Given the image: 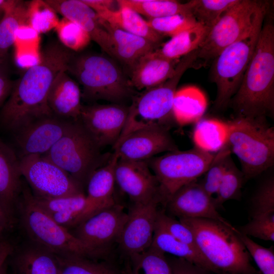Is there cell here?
I'll return each instance as SVG.
<instances>
[{"label": "cell", "instance_id": "7402d4cb", "mask_svg": "<svg viewBox=\"0 0 274 274\" xmlns=\"http://www.w3.org/2000/svg\"><path fill=\"white\" fill-rule=\"evenodd\" d=\"M82 92L75 81L67 74L60 72L49 89L47 104L53 115L71 121L79 120L82 105Z\"/></svg>", "mask_w": 274, "mask_h": 274}, {"label": "cell", "instance_id": "db71d44e", "mask_svg": "<svg viewBox=\"0 0 274 274\" xmlns=\"http://www.w3.org/2000/svg\"><path fill=\"white\" fill-rule=\"evenodd\" d=\"M18 2L16 0H0V9L4 13L14 7Z\"/></svg>", "mask_w": 274, "mask_h": 274}, {"label": "cell", "instance_id": "7a4b0ae2", "mask_svg": "<svg viewBox=\"0 0 274 274\" xmlns=\"http://www.w3.org/2000/svg\"><path fill=\"white\" fill-rule=\"evenodd\" d=\"M240 117H272L274 113V25H262L251 61L229 105Z\"/></svg>", "mask_w": 274, "mask_h": 274}, {"label": "cell", "instance_id": "ab89813d", "mask_svg": "<svg viewBox=\"0 0 274 274\" xmlns=\"http://www.w3.org/2000/svg\"><path fill=\"white\" fill-rule=\"evenodd\" d=\"M59 21L56 12L45 1L28 2L27 24L39 34L55 29Z\"/></svg>", "mask_w": 274, "mask_h": 274}, {"label": "cell", "instance_id": "ffe728a7", "mask_svg": "<svg viewBox=\"0 0 274 274\" xmlns=\"http://www.w3.org/2000/svg\"><path fill=\"white\" fill-rule=\"evenodd\" d=\"M57 13L81 26L101 49L113 57L110 37L96 13L82 0H45Z\"/></svg>", "mask_w": 274, "mask_h": 274}, {"label": "cell", "instance_id": "8fae6325", "mask_svg": "<svg viewBox=\"0 0 274 274\" xmlns=\"http://www.w3.org/2000/svg\"><path fill=\"white\" fill-rule=\"evenodd\" d=\"M216 153L194 146L188 150H177L147 160L158 182L162 203L165 204L178 189L204 174Z\"/></svg>", "mask_w": 274, "mask_h": 274}, {"label": "cell", "instance_id": "2e32d148", "mask_svg": "<svg viewBox=\"0 0 274 274\" xmlns=\"http://www.w3.org/2000/svg\"><path fill=\"white\" fill-rule=\"evenodd\" d=\"M74 121L54 115L36 119L14 133L20 157L46 154L63 136Z\"/></svg>", "mask_w": 274, "mask_h": 274}, {"label": "cell", "instance_id": "484cf974", "mask_svg": "<svg viewBox=\"0 0 274 274\" xmlns=\"http://www.w3.org/2000/svg\"><path fill=\"white\" fill-rule=\"evenodd\" d=\"M15 274H59L56 255L32 244L18 253L14 260Z\"/></svg>", "mask_w": 274, "mask_h": 274}, {"label": "cell", "instance_id": "44dd1931", "mask_svg": "<svg viewBox=\"0 0 274 274\" xmlns=\"http://www.w3.org/2000/svg\"><path fill=\"white\" fill-rule=\"evenodd\" d=\"M19 158L0 139V205L12 222L21 192Z\"/></svg>", "mask_w": 274, "mask_h": 274}, {"label": "cell", "instance_id": "ba28073f", "mask_svg": "<svg viewBox=\"0 0 274 274\" xmlns=\"http://www.w3.org/2000/svg\"><path fill=\"white\" fill-rule=\"evenodd\" d=\"M100 148L78 120L73 121L63 136L42 155L84 187L93 172L105 164L111 157L101 154Z\"/></svg>", "mask_w": 274, "mask_h": 274}, {"label": "cell", "instance_id": "ee69618b", "mask_svg": "<svg viewBox=\"0 0 274 274\" xmlns=\"http://www.w3.org/2000/svg\"><path fill=\"white\" fill-rule=\"evenodd\" d=\"M274 214V179L271 177L262 183L251 199V218Z\"/></svg>", "mask_w": 274, "mask_h": 274}, {"label": "cell", "instance_id": "60d3db41", "mask_svg": "<svg viewBox=\"0 0 274 274\" xmlns=\"http://www.w3.org/2000/svg\"><path fill=\"white\" fill-rule=\"evenodd\" d=\"M60 43L72 51L85 48L91 39L89 35L77 23L63 17L54 29Z\"/></svg>", "mask_w": 274, "mask_h": 274}, {"label": "cell", "instance_id": "f6af8a7d", "mask_svg": "<svg viewBox=\"0 0 274 274\" xmlns=\"http://www.w3.org/2000/svg\"><path fill=\"white\" fill-rule=\"evenodd\" d=\"M238 235L262 274H274V249L264 247L252 239L249 236L241 233Z\"/></svg>", "mask_w": 274, "mask_h": 274}, {"label": "cell", "instance_id": "6f0895ef", "mask_svg": "<svg viewBox=\"0 0 274 274\" xmlns=\"http://www.w3.org/2000/svg\"><path fill=\"white\" fill-rule=\"evenodd\" d=\"M1 274H5V269L3 270Z\"/></svg>", "mask_w": 274, "mask_h": 274}, {"label": "cell", "instance_id": "4dcf8cb0", "mask_svg": "<svg viewBox=\"0 0 274 274\" xmlns=\"http://www.w3.org/2000/svg\"><path fill=\"white\" fill-rule=\"evenodd\" d=\"M228 131L227 122L214 118L200 119L193 129L194 146L206 152L215 153L226 144Z\"/></svg>", "mask_w": 274, "mask_h": 274}, {"label": "cell", "instance_id": "d6a6232c", "mask_svg": "<svg viewBox=\"0 0 274 274\" xmlns=\"http://www.w3.org/2000/svg\"><path fill=\"white\" fill-rule=\"evenodd\" d=\"M119 6L133 9L148 19H154L178 14H191L190 1L181 3L173 0H118Z\"/></svg>", "mask_w": 274, "mask_h": 274}, {"label": "cell", "instance_id": "74e56055", "mask_svg": "<svg viewBox=\"0 0 274 274\" xmlns=\"http://www.w3.org/2000/svg\"><path fill=\"white\" fill-rule=\"evenodd\" d=\"M34 197L40 207L49 214L73 210H87L95 214L105 208L90 201L84 193L51 198Z\"/></svg>", "mask_w": 274, "mask_h": 274}, {"label": "cell", "instance_id": "e575fe53", "mask_svg": "<svg viewBox=\"0 0 274 274\" xmlns=\"http://www.w3.org/2000/svg\"><path fill=\"white\" fill-rule=\"evenodd\" d=\"M27 4L28 2L18 1L14 7L4 12L0 21V58L13 45L18 29L27 24Z\"/></svg>", "mask_w": 274, "mask_h": 274}, {"label": "cell", "instance_id": "816d5d0a", "mask_svg": "<svg viewBox=\"0 0 274 274\" xmlns=\"http://www.w3.org/2000/svg\"><path fill=\"white\" fill-rule=\"evenodd\" d=\"M13 85L8 79L0 76V106L10 95Z\"/></svg>", "mask_w": 274, "mask_h": 274}, {"label": "cell", "instance_id": "f5cc1de1", "mask_svg": "<svg viewBox=\"0 0 274 274\" xmlns=\"http://www.w3.org/2000/svg\"><path fill=\"white\" fill-rule=\"evenodd\" d=\"M12 223L0 205V242L3 241V235Z\"/></svg>", "mask_w": 274, "mask_h": 274}, {"label": "cell", "instance_id": "681fc988", "mask_svg": "<svg viewBox=\"0 0 274 274\" xmlns=\"http://www.w3.org/2000/svg\"><path fill=\"white\" fill-rule=\"evenodd\" d=\"M96 13L106 9L113 10L112 7L116 1L112 0H82Z\"/></svg>", "mask_w": 274, "mask_h": 274}, {"label": "cell", "instance_id": "603a6c76", "mask_svg": "<svg viewBox=\"0 0 274 274\" xmlns=\"http://www.w3.org/2000/svg\"><path fill=\"white\" fill-rule=\"evenodd\" d=\"M179 60L164 58L154 50L147 53L130 70L131 86L146 90L160 85L173 76Z\"/></svg>", "mask_w": 274, "mask_h": 274}, {"label": "cell", "instance_id": "5bb4252c", "mask_svg": "<svg viewBox=\"0 0 274 274\" xmlns=\"http://www.w3.org/2000/svg\"><path fill=\"white\" fill-rule=\"evenodd\" d=\"M160 198L133 203L117 243L127 257L142 253L151 245L159 210Z\"/></svg>", "mask_w": 274, "mask_h": 274}, {"label": "cell", "instance_id": "d4e9b609", "mask_svg": "<svg viewBox=\"0 0 274 274\" xmlns=\"http://www.w3.org/2000/svg\"><path fill=\"white\" fill-rule=\"evenodd\" d=\"M117 10L106 9L97 13L99 18L112 26L145 38L159 45L163 37L153 30L138 12L125 6Z\"/></svg>", "mask_w": 274, "mask_h": 274}, {"label": "cell", "instance_id": "b9f144b4", "mask_svg": "<svg viewBox=\"0 0 274 274\" xmlns=\"http://www.w3.org/2000/svg\"><path fill=\"white\" fill-rule=\"evenodd\" d=\"M147 24L162 37H173L199 23L191 14H178L148 19Z\"/></svg>", "mask_w": 274, "mask_h": 274}, {"label": "cell", "instance_id": "ac0fdd59", "mask_svg": "<svg viewBox=\"0 0 274 274\" xmlns=\"http://www.w3.org/2000/svg\"><path fill=\"white\" fill-rule=\"evenodd\" d=\"M150 168L147 160L118 159L115 182L133 203L146 202L156 198L161 199L158 182Z\"/></svg>", "mask_w": 274, "mask_h": 274}, {"label": "cell", "instance_id": "1f68e13d", "mask_svg": "<svg viewBox=\"0 0 274 274\" xmlns=\"http://www.w3.org/2000/svg\"><path fill=\"white\" fill-rule=\"evenodd\" d=\"M40 34L29 25L21 26L15 41L14 57L19 67L26 70L39 63L41 60Z\"/></svg>", "mask_w": 274, "mask_h": 274}, {"label": "cell", "instance_id": "f546056e", "mask_svg": "<svg viewBox=\"0 0 274 274\" xmlns=\"http://www.w3.org/2000/svg\"><path fill=\"white\" fill-rule=\"evenodd\" d=\"M210 28L200 23L173 37L161 47L154 50L160 56L170 60H179L199 48Z\"/></svg>", "mask_w": 274, "mask_h": 274}, {"label": "cell", "instance_id": "5b68a950", "mask_svg": "<svg viewBox=\"0 0 274 274\" xmlns=\"http://www.w3.org/2000/svg\"><path fill=\"white\" fill-rule=\"evenodd\" d=\"M197 56V51L194 50L182 57L171 78L158 86L145 90L134 98L117 142L140 129L156 126L169 128L174 120L173 105L178 84L185 72L193 67Z\"/></svg>", "mask_w": 274, "mask_h": 274}, {"label": "cell", "instance_id": "30bf717a", "mask_svg": "<svg viewBox=\"0 0 274 274\" xmlns=\"http://www.w3.org/2000/svg\"><path fill=\"white\" fill-rule=\"evenodd\" d=\"M259 21L245 36L224 49L213 61L211 80L217 87L214 107H227L237 91L253 57L264 22Z\"/></svg>", "mask_w": 274, "mask_h": 274}, {"label": "cell", "instance_id": "3957f363", "mask_svg": "<svg viewBox=\"0 0 274 274\" xmlns=\"http://www.w3.org/2000/svg\"><path fill=\"white\" fill-rule=\"evenodd\" d=\"M192 232L197 249L218 274H261L235 227L206 218H180Z\"/></svg>", "mask_w": 274, "mask_h": 274}, {"label": "cell", "instance_id": "bcb514c9", "mask_svg": "<svg viewBox=\"0 0 274 274\" xmlns=\"http://www.w3.org/2000/svg\"><path fill=\"white\" fill-rule=\"evenodd\" d=\"M242 234L262 240L274 241V214L252 218L246 224L236 228Z\"/></svg>", "mask_w": 274, "mask_h": 274}, {"label": "cell", "instance_id": "836d02e7", "mask_svg": "<svg viewBox=\"0 0 274 274\" xmlns=\"http://www.w3.org/2000/svg\"><path fill=\"white\" fill-rule=\"evenodd\" d=\"M128 258L129 264L126 270L129 274H173L165 254L151 247Z\"/></svg>", "mask_w": 274, "mask_h": 274}, {"label": "cell", "instance_id": "11a10c76", "mask_svg": "<svg viewBox=\"0 0 274 274\" xmlns=\"http://www.w3.org/2000/svg\"><path fill=\"white\" fill-rule=\"evenodd\" d=\"M4 12L0 9V21L2 20L4 16Z\"/></svg>", "mask_w": 274, "mask_h": 274}, {"label": "cell", "instance_id": "277c9868", "mask_svg": "<svg viewBox=\"0 0 274 274\" xmlns=\"http://www.w3.org/2000/svg\"><path fill=\"white\" fill-rule=\"evenodd\" d=\"M227 123L225 145L238 159L245 181L273 165L274 129L266 118L236 117Z\"/></svg>", "mask_w": 274, "mask_h": 274}, {"label": "cell", "instance_id": "4316f807", "mask_svg": "<svg viewBox=\"0 0 274 274\" xmlns=\"http://www.w3.org/2000/svg\"><path fill=\"white\" fill-rule=\"evenodd\" d=\"M207 100L197 88L188 86L177 90L173 101L174 121L180 126L195 123L204 114Z\"/></svg>", "mask_w": 274, "mask_h": 274}, {"label": "cell", "instance_id": "c3c4849f", "mask_svg": "<svg viewBox=\"0 0 274 274\" xmlns=\"http://www.w3.org/2000/svg\"><path fill=\"white\" fill-rule=\"evenodd\" d=\"M168 260L173 274H207L209 272L182 258L175 257Z\"/></svg>", "mask_w": 274, "mask_h": 274}, {"label": "cell", "instance_id": "7dc6e473", "mask_svg": "<svg viewBox=\"0 0 274 274\" xmlns=\"http://www.w3.org/2000/svg\"><path fill=\"white\" fill-rule=\"evenodd\" d=\"M156 224L176 239L197 250L192 232L180 221L166 215L164 211H159Z\"/></svg>", "mask_w": 274, "mask_h": 274}, {"label": "cell", "instance_id": "9a60e30c", "mask_svg": "<svg viewBox=\"0 0 274 274\" xmlns=\"http://www.w3.org/2000/svg\"><path fill=\"white\" fill-rule=\"evenodd\" d=\"M129 107L119 104L82 106L79 120L100 147H113L125 124Z\"/></svg>", "mask_w": 274, "mask_h": 274}, {"label": "cell", "instance_id": "9c48e42d", "mask_svg": "<svg viewBox=\"0 0 274 274\" xmlns=\"http://www.w3.org/2000/svg\"><path fill=\"white\" fill-rule=\"evenodd\" d=\"M269 7L267 1L238 0L210 29L198 48L195 62L200 60L203 64L213 61L224 49L245 36L264 19Z\"/></svg>", "mask_w": 274, "mask_h": 274}, {"label": "cell", "instance_id": "f1b7e54d", "mask_svg": "<svg viewBox=\"0 0 274 274\" xmlns=\"http://www.w3.org/2000/svg\"><path fill=\"white\" fill-rule=\"evenodd\" d=\"M150 247L164 254L186 260L208 271L217 273L197 250L176 239L157 224Z\"/></svg>", "mask_w": 274, "mask_h": 274}, {"label": "cell", "instance_id": "f35d334b", "mask_svg": "<svg viewBox=\"0 0 274 274\" xmlns=\"http://www.w3.org/2000/svg\"><path fill=\"white\" fill-rule=\"evenodd\" d=\"M238 0L190 1L191 13L196 21L210 29Z\"/></svg>", "mask_w": 274, "mask_h": 274}, {"label": "cell", "instance_id": "d590c367", "mask_svg": "<svg viewBox=\"0 0 274 274\" xmlns=\"http://www.w3.org/2000/svg\"><path fill=\"white\" fill-rule=\"evenodd\" d=\"M245 182L241 170L234 163L231 155L227 159L226 169L218 189L214 197L217 209L226 201L238 199L241 195V189Z\"/></svg>", "mask_w": 274, "mask_h": 274}, {"label": "cell", "instance_id": "9f6ffc18", "mask_svg": "<svg viewBox=\"0 0 274 274\" xmlns=\"http://www.w3.org/2000/svg\"><path fill=\"white\" fill-rule=\"evenodd\" d=\"M122 274H129L128 272L126 270H124L122 272Z\"/></svg>", "mask_w": 274, "mask_h": 274}, {"label": "cell", "instance_id": "e0dca14e", "mask_svg": "<svg viewBox=\"0 0 274 274\" xmlns=\"http://www.w3.org/2000/svg\"><path fill=\"white\" fill-rule=\"evenodd\" d=\"M119 159L147 160L162 152L178 150L169 129L156 126L133 131L113 147Z\"/></svg>", "mask_w": 274, "mask_h": 274}, {"label": "cell", "instance_id": "6da1fadb", "mask_svg": "<svg viewBox=\"0 0 274 274\" xmlns=\"http://www.w3.org/2000/svg\"><path fill=\"white\" fill-rule=\"evenodd\" d=\"M75 55L60 43L48 44L41 52L39 63L25 72L13 85L0 113V121L15 133L28 123L53 115L47 104L51 85L62 71L67 70Z\"/></svg>", "mask_w": 274, "mask_h": 274}, {"label": "cell", "instance_id": "d6986e66", "mask_svg": "<svg viewBox=\"0 0 274 274\" xmlns=\"http://www.w3.org/2000/svg\"><path fill=\"white\" fill-rule=\"evenodd\" d=\"M165 205L172 214L179 218L210 219L233 227L219 214L214 197L205 191L197 180L178 189Z\"/></svg>", "mask_w": 274, "mask_h": 274}, {"label": "cell", "instance_id": "f907efd6", "mask_svg": "<svg viewBox=\"0 0 274 274\" xmlns=\"http://www.w3.org/2000/svg\"><path fill=\"white\" fill-rule=\"evenodd\" d=\"M13 251V248L10 243L4 240L0 242V274L5 269L6 261Z\"/></svg>", "mask_w": 274, "mask_h": 274}, {"label": "cell", "instance_id": "52a82bcc", "mask_svg": "<svg viewBox=\"0 0 274 274\" xmlns=\"http://www.w3.org/2000/svg\"><path fill=\"white\" fill-rule=\"evenodd\" d=\"M17 208L21 224L32 243L56 255L94 258L78 238L40 207L26 186L22 185Z\"/></svg>", "mask_w": 274, "mask_h": 274}, {"label": "cell", "instance_id": "83f0119b", "mask_svg": "<svg viewBox=\"0 0 274 274\" xmlns=\"http://www.w3.org/2000/svg\"><path fill=\"white\" fill-rule=\"evenodd\" d=\"M118 157L114 152L108 161L93 172L87 183L88 199L103 207L115 203L113 194L115 182V167Z\"/></svg>", "mask_w": 274, "mask_h": 274}, {"label": "cell", "instance_id": "4fadbf2b", "mask_svg": "<svg viewBox=\"0 0 274 274\" xmlns=\"http://www.w3.org/2000/svg\"><path fill=\"white\" fill-rule=\"evenodd\" d=\"M128 213L116 203L104 208L75 227L72 233L90 251L93 258L101 256L118 242Z\"/></svg>", "mask_w": 274, "mask_h": 274}, {"label": "cell", "instance_id": "8d00e7d4", "mask_svg": "<svg viewBox=\"0 0 274 274\" xmlns=\"http://www.w3.org/2000/svg\"><path fill=\"white\" fill-rule=\"evenodd\" d=\"M56 256L59 274H118L109 264L98 262L91 258L77 255Z\"/></svg>", "mask_w": 274, "mask_h": 274}, {"label": "cell", "instance_id": "8992f818", "mask_svg": "<svg viewBox=\"0 0 274 274\" xmlns=\"http://www.w3.org/2000/svg\"><path fill=\"white\" fill-rule=\"evenodd\" d=\"M83 88L82 97L88 101L105 100L119 104L132 94V87L112 58L98 54L75 55L67 71Z\"/></svg>", "mask_w": 274, "mask_h": 274}, {"label": "cell", "instance_id": "7bdbcfd3", "mask_svg": "<svg viewBox=\"0 0 274 274\" xmlns=\"http://www.w3.org/2000/svg\"><path fill=\"white\" fill-rule=\"evenodd\" d=\"M230 151L225 145L215 155L210 166L199 182L205 191L212 196L216 193L226 169L227 159Z\"/></svg>", "mask_w": 274, "mask_h": 274}, {"label": "cell", "instance_id": "cb8c5ba5", "mask_svg": "<svg viewBox=\"0 0 274 274\" xmlns=\"http://www.w3.org/2000/svg\"><path fill=\"white\" fill-rule=\"evenodd\" d=\"M99 21L110 36L113 58L130 70L142 57L157 48L158 45L145 38L114 27L100 18Z\"/></svg>", "mask_w": 274, "mask_h": 274}, {"label": "cell", "instance_id": "7c38bea8", "mask_svg": "<svg viewBox=\"0 0 274 274\" xmlns=\"http://www.w3.org/2000/svg\"><path fill=\"white\" fill-rule=\"evenodd\" d=\"M23 176L37 197L51 198L84 193V187L70 174L42 155L19 157Z\"/></svg>", "mask_w": 274, "mask_h": 274}]
</instances>
